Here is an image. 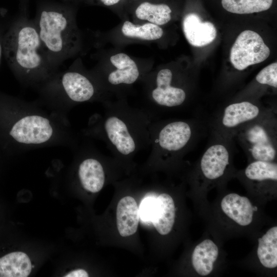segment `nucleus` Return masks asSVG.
<instances>
[{
  "instance_id": "ddd939ff",
  "label": "nucleus",
  "mask_w": 277,
  "mask_h": 277,
  "mask_svg": "<svg viewBox=\"0 0 277 277\" xmlns=\"http://www.w3.org/2000/svg\"><path fill=\"white\" fill-rule=\"evenodd\" d=\"M110 61L115 69L107 76L108 85L112 86L131 85L139 78L140 73L135 62L127 54L119 53L112 55Z\"/></svg>"
},
{
  "instance_id": "1a4fd4ad",
  "label": "nucleus",
  "mask_w": 277,
  "mask_h": 277,
  "mask_svg": "<svg viewBox=\"0 0 277 277\" xmlns=\"http://www.w3.org/2000/svg\"><path fill=\"white\" fill-rule=\"evenodd\" d=\"M233 140L211 133L210 141L201 157V174L208 181L222 177L230 164Z\"/></svg>"
},
{
  "instance_id": "0eeeda50",
  "label": "nucleus",
  "mask_w": 277,
  "mask_h": 277,
  "mask_svg": "<svg viewBox=\"0 0 277 277\" xmlns=\"http://www.w3.org/2000/svg\"><path fill=\"white\" fill-rule=\"evenodd\" d=\"M272 108L251 100L230 103L221 109L212 121L211 133L233 140L241 128L260 118Z\"/></svg>"
},
{
  "instance_id": "4468645a",
  "label": "nucleus",
  "mask_w": 277,
  "mask_h": 277,
  "mask_svg": "<svg viewBox=\"0 0 277 277\" xmlns=\"http://www.w3.org/2000/svg\"><path fill=\"white\" fill-rule=\"evenodd\" d=\"M78 176L83 188L92 193L99 192L106 181L102 163L93 156L85 158L81 162L78 168Z\"/></svg>"
},
{
  "instance_id": "39448f33",
  "label": "nucleus",
  "mask_w": 277,
  "mask_h": 277,
  "mask_svg": "<svg viewBox=\"0 0 277 277\" xmlns=\"http://www.w3.org/2000/svg\"><path fill=\"white\" fill-rule=\"evenodd\" d=\"M276 109L272 107L236 133V140L251 161L275 162L277 155Z\"/></svg>"
},
{
  "instance_id": "9b49d317",
  "label": "nucleus",
  "mask_w": 277,
  "mask_h": 277,
  "mask_svg": "<svg viewBox=\"0 0 277 277\" xmlns=\"http://www.w3.org/2000/svg\"><path fill=\"white\" fill-rule=\"evenodd\" d=\"M55 129L47 117L36 114L22 115L12 126L9 134L17 143L25 145H38L51 140Z\"/></svg>"
},
{
  "instance_id": "4be33fe9",
  "label": "nucleus",
  "mask_w": 277,
  "mask_h": 277,
  "mask_svg": "<svg viewBox=\"0 0 277 277\" xmlns=\"http://www.w3.org/2000/svg\"><path fill=\"white\" fill-rule=\"evenodd\" d=\"M244 173L247 180L253 182H276L277 164L275 162L252 161L245 169Z\"/></svg>"
},
{
  "instance_id": "bb28decb",
  "label": "nucleus",
  "mask_w": 277,
  "mask_h": 277,
  "mask_svg": "<svg viewBox=\"0 0 277 277\" xmlns=\"http://www.w3.org/2000/svg\"><path fill=\"white\" fill-rule=\"evenodd\" d=\"M65 277H88L89 274L87 272L82 269L72 271L64 276Z\"/></svg>"
},
{
  "instance_id": "6e6552de",
  "label": "nucleus",
  "mask_w": 277,
  "mask_h": 277,
  "mask_svg": "<svg viewBox=\"0 0 277 277\" xmlns=\"http://www.w3.org/2000/svg\"><path fill=\"white\" fill-rule=\"evenodd\" d=\"M173 75L168 68L156 74L149 94V105L146 111L154 117L157 113L180 109L185 106L187 95L185 90L173 83Z\"/></svg>"
},
{
  "instance_id": "f3484780",
  "label": "nucleus",
  "mask_w": 277,
  "mask_h": 277,
  "mask_svg": "<svg viewBox=\"0 0 277 277\" xmlns=\"http://www.w3.org/2000/svg\"><path fill=\"white\" fill-rule=\"evenodd\" d=\"M175 217V208L172 197L163 193L156 198L151 222L161 235L168 234L172 229Z\"/></svg>"
},
{
  "instance_id": "f03ea898",
  "label": "nucleus",
  "mask_w": 277,
  "mask_h": 277,
  "mask_svg": "<svg viewBox=\"0 0 277 277\" xmlns=\"http://www.w3.org/2000/svg\"><path fill=\"white\" fill-rule=\"evenodd\" d=\"M3 55L11 70L22 82L41 84L56 71L42 48L33 19L21 12L5 27Z\"/></svg>"
},
{
  "instance_id": "a878e982",
  "label": "nucleus",
  "mask_w": 277,
  "mask_h": 277,
  "mask_svg": "<svg viewBox=\"0 0 277 277\" xmlns=\"http://www.w3.org/2000/svg\"><path fill=\"white\" fill-rule=\"evenodd\" d=\"M156 198L153 196L145 197L141 202L140 206L139 215L142 220L145 222H151L153 217Z\"/></svg>"
},
{
  "instance_id": "9d476101",
  "label": "nucleus",
  "mask_w": 277,
  "mask_h": 277,
  "mask_svg": "<svg viewBox=\"0 0 277 277\" xmlns=\"http://www.w3.org/2000/svg\"><path fill=\"white\" fill-rule=\"evenodd\" d=\"M270 53L262 37L248 30L242 32L236 38L230 50V60L235 69L242 71L249 66L263 62Z\"/></svg>"
},
{
  "instance_id": "aec40b11",
  "label": "nucleus",
  "mask_w": 277,
  "mask_h": 277,
  "mask_svg": "<svg viewBox=\"0 0 277 277\" xmlns=\"http://www.w3.org/2000/svg\"><path fill=\"white\" fill-rule=\"evenodd\" d=\"M257 255L265 267L274 268L277 266V227L269 229L258 240Z\"/></svg>"
},
{
  "instance_id": "2eb2a0df",
  "label": "nucleus",
  "mask_w": 277,
  "mask_h": 277,
  "mask_svg": "<svg viewBox=\"0 0 277 277\" xmlns=\"http://www.w3.org/2000/svg\"><path fill=\"white\" fill-rule=\"evenodd\" d=\"M221 206L224 213L240 225L247 226L251 223L254 208L247 197L229 193L222 199Z\"/></svg>"
},
{
  "instance_id": "423d86ee",
  "label": "nucleus",
  "mask_w": 277,
  "mask_h": 277,
  "mask_svg": "<svg viewBox=\"0 0 277 277\" xmlns=\"http://www.w3.org/2000/svg\"><path fill=\"white\" fill-rule=\"evenodd\" d=\"M41 84L42 93L46 96L71 104L90 102L100 97L98 85L73 67L62 72L56 71Z\"/></svg>"
},
{
  "instance_id": "a211bd4d",
  "label": "nucleus",
  "mask_w": 277,
  "mask_h": 277,
  "mask_svg": "<svg viewBox=\"0 0 277 277\" xmlns=\"http://www.w3.org/2000/svg\"><path fill=\"white\" fill-rule=\"evenodd\" d=\"M219 250L211 240H205L194 248L192 254V264L200 275L209 274L213 270V264L217 258Z\"/></svg>"
},
{
  "instance_id": "b1692460",
  "label": "nucleus",
  "mask_w": 277,
  "mask_h": 277,
  "mask_svg": "<svg viewBox=\"0 0 277 277\" xmlns=\"http://www.w3.org/2000/svg\"><path fill=\"white\" fill-rule=\"evenodd\" d=\"M272 2L273 0H222L221 3L226 11L244 14L267 10L271 7Z\"/></svg>"
},
{
  "instance_id": "f8f14e48",
  "label": "nucleus",
  "mask_w": 277,
  "mask_h": 277,
  "mask_svg": "<svg viewBox=\"0 0 277 277\" xmlns=\"http://www.w3.org/2000/svg\"><path fill=\"white\" fill-rule=\"evenodd\" d=\"M183 30L188 43L194 47H203L211 43L217 34L214 25L203 22L196 13L187 14L183 21Z\"/></svg>"
},
{
  "instance_id": "6ab92c4d",
  "label": "nucleus",
  "mask_w": 277,
  "mask_h": 277,
  "mask_svg": "<svg viewBox=\"0 0 277 277\" xmlns=\"http://www.w3.org/2000/svg\"><path fill=\"white\" fill-rule=\"evenodd\" d=\"M31 269L30 260L24 252H12L0 258V277H27Z\"/></svg>"
},
{
  "instance_id": "c85d7f7f",
  "label": "nucleus",
  "mask_w": 277,
  "mask_h": 277,
  "mask_svg": "<svg viewBox=\"0 0 277 277\" xmlns=\"http://www.w3.org/2000/svg\"><path fill=\"white\" fill-rule=\"evenodd\" d=\"M5 27H0V63L2 55H3V36Z\"/></svg>"
},
{
  "instance_id": "412c9836",
  "label": "nucleus",
  "mask_w": 277,
  "mask_h": 277,
  "mask_svg": "<svg viewBox=\"0 0 277 277\" xmlns=\"http://www.w3.org/2000/svg\"><path fill=\"white\" fill-rule=\"evenodd\" d=\"M171 9L167 5L147 2L139 5L135 11L137 18L159 26L168 23L171 20Z\"/></svg>"
},
{
  "instance_id": "7ed1b4c3",
  "label": "nucleus",
  "mask_w": 277,
  "mask_h": 277,
  "mask_svg": "<svg viewBox=\"0 0 277 277\" xmlns=\"http://www.w3.org/2000/svg\"><path fill=\"white\" fill-rule=\"evenodd\" d=\"M33 21L47 60L52 69L57 71L60 66L81 49L82 39L72 2H39Z\"/></svg>"
},
{
  "instance_id": "5701e85b",
  "label": "nucleus",
  "mask_w": 277,
  "mask_h": 277,
  "mask_svg": "<svg viewBox=\"0 0 277 277\" xmlns=\"http://www.w3.org/2000/svg\"><path fill=\"white\" fill-rule=\"evenodd\" d=\"M122 33L127 37L145 41H154L160 39L163 35V30L156 25L147 23L136 25L126 21L122 27Z\"/></svg>"
},
{
  "instance_id": "20e7f679",
  "label": "nucleus",
  "mask_w": 277,
  "mask_h": 277,
  "mask_svg": "<svg viewBox=\"0 0 277 277\" xmlns=\"http://www.w3.org/2000/svg\"><path fill=\"white\" fill-rule=\"evenodd\" d=\"M201 128L195 120H154L150 128V160L169 162L181 158L193 146Z\"/></svg>"
},
{
  "instance_id": "393cba45",
  "label": "nucleus",
  "mask_w": 277,
  "mask_h": 277,
  "mask_svg": "<svg viewBox=\"0 0 277 277\" xmlns=\"http://www.w3.org/2000/svg\"><path fill=\"white\" fill-rule=\"evenodd\" d=\"M255 81L274 88H277V63H272L261 70L255 76Z\"/></svg>"
},
{
  "instance_id": "f257e3e1",
  "label": "nucleus",
  "mask_w": 277,
  "mask_h": 277,
  "mask_svg": "<svg viewBox=\"0 0 277 277\" xmlns=\"http://www.w3.org/2000/svg\"><path fill=\"white\" fill-rule=\"evenodd\" d=\"M104 113L92 132L117 157H130L150 144V128L155 117L123 99L104 102Z\"/></svg>"
},
{
  "instance_id": "cd10ccee",
  "label": "nucleus",
  "mask_w": 277,
  "mask_h": 277,
  "mask_svg": "<svg viewBox=\"0 0 277 277\" xmlns=\"http://www.w3.org/2000/svg\"><path fill=\"white\" fill-rule=\"evenodd\" d=\"M19 12L28 16V7L30 0H18Z\"/></svg>"
},
{
  "instance_id": "dca6fc26",
  "label": "nucleus",
  "mask_w": 277,
  "mask_h": 277,
  "mask_svg": "<svg viewBox=\"0 0 277 277\" xmlns=\"http://www.w3.org/2000/svg\"><path fill=\"white\" fill-rule=\"evenodd\" d=\"M139 219V210L135 200L130 196L121 199L116 208V224L120 235L126 237L134 234Z\"/></svg>"
},
{
  "instance_id": "c756f323",
  "label": "nucleus",
  "mask_w": 277,
  "mask_h": 277,
  "mask_svg": "<svg viewBox=\"0 0 277 277\" xmlns=\"http://www.w3.org/2000/svg\"><path fill=\"white\" fill-rule=\"evenodd\" d=\"M105 6H112L117 4L120 0H99Z\"/></svg>"
}]
</instances>
